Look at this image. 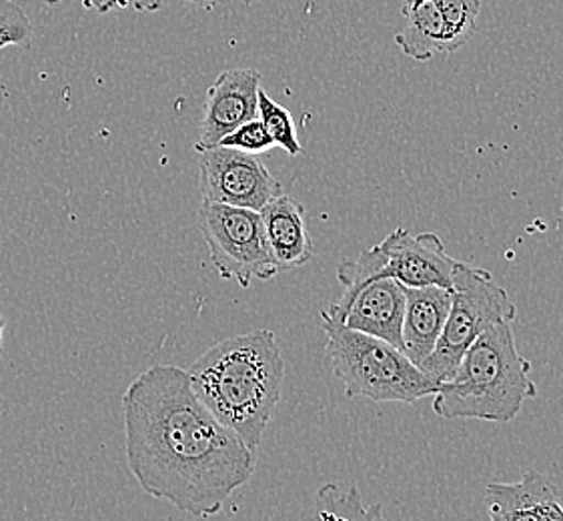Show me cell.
I'll use <instances>...</instances> for the list:
<instances>
[{"label": "cell", "mask_w": 563, "mask_h": 521, "mask_svg": "<svg viewBox=\"0 0 563 521\" xmlns=\"http://www.w3.org/2000/svg\"><path fill=\"white\" fill-rule=\"evenodd\" d=\"M33 43V24L23 7L14 0H0V51L7 46L29 48Z\"/></svg>", "instance_id": "cell-18"}, {"label": "cell", "mask_w": 563, "mask_h": 521, "mask_svg": "<svg viewBox=\"0 0 563 521\" xmlns=\"http://www.w3.org/2000/svg\"><path fill=\"white\" fill-rule=\"evenodd\" d=\"M203 203L231 204L261 211L283 193L282 182L263 165L260 155L235 148L197 147Z\"/></svg>", "instance_id": "cell-8"}, {"label": "cell", "mask_w": 563, "mask_h": 521, "mask_svg": "<svg viewBox=\"0 0 563 521\" xmlns=\"http://www.w3.org/2000/svg\"><path fill=\"white\" fill-rule=\"evenodd\" d=\"M257 117L261 123L267 129L273 145L283 148L285 153H289L291 157L301 155V143L297 136V129H295V121L291 113L282 107L279 102L273 101L267 92L260 89V102H257Z\"/></svg>", "instance_id": "cell-16"}, {"label": "cell", "mask_w": 563, "mask_h": 521, "mask_svg": "<svg viewBox=\"0 0 563 521\" xmlns=\"http://www.w3.org/2000/svg\"><path fill=\"white\" fill-rule=\"evenodd\" d=\"M321 315L375 340L387 341L404 352L401 329L406 315V287L395 279L369 281L351 293L343 291Z\"/></svg>", "instance_id": "cell-9"}, {"label": "cell", "mask_w": 563, "mask_h": 521, "mask_svg": "<svg viewBox=\"0 0 563 521\" xmlns=\"http://www.w3.org/2000/svg\"><path fill=\"white\" fill-rule=\"evenodd\" d=\"M382 503L365 508L360 489L355 486L343 488L329 481L317 491V520L319 521H375Z\"/></svg>", "instance_id": "cell-15"}, {"label": "cell", "mask_w": 563, "mask_h": 521, "mask_svg": "<svg viewBox=\"0 0 563 521\" xmlns=\"http://www.w3.org/2000/svg\"><path fill=\"white\" fill-rule=\"evenodd\" d=\"M518 307L492 273L457 260L451 285V309L440 341L419 369L440 386L455 374L474 341L496 323H511Z\"/></svg>", "instance_id": "cell-5"}, {"label": "cell", "mask_w": 563, "mask_h": 521, "mask_svg": "<svg viewBox=\"0 0 563 521\" xmlns=\"http://www.w3.org/2000/svg\"><path fill=\"white\" fill-rule=\"evenodd\" d=\"M4 328H7V319L2 318V313H0V345H2V335H4Z\"/></svg>", "instance_id": "cell-22"}, {"label": "cell", "mask_w": 563, "mask_h": 521, "mask_svg": "<svg viewBox=\"0 0 563 521\" xmlns=\"http://www.w3.org/2000/svg\"><path fill=\"white\" fill-rule=\"evenodd\" d=\"M401 14L406 24L395 34V45L416 63H429L448 53V31L438 0H404Z\"/></svg>", "instance_id": "cell-14"}, {"label": "cell", "mask_w": 563, "mask_h": 521, "mask_svg": "<svg viewBox=\"0 0 563 521\" xmlns=\"http://www.w3.org/2000/svg\"><path fill=\"white\" fill-rule=\"evenodd\" d=\"M185 2L195 4V7H199V9H205V11H211V9H217V7L225 4L227 0H185Z\"/></svg>", "instance_id": "cell-21"}, {"label": "cell", "mask_w": 563, "mask_h": 521, "mask_svg": "<svg viewBox=\"0 0 563 521\" xmlns=\"http://www.w3.org/2000/svg\"><path fill=\"white\" fill-rule=\"evenodd\" d=\"M550 521H563V513L562 516H558V518H553V520Z\"/></svg>", "instance_id": "cell-24"}, {"label": "cell", "mask_w": 563, "mask_h": 521, "mask_svg": "<svg viewBox=\"0 0 563 521\" xmlns=\"http://www.w3.org/2000/svg\"><path fill=\"white\" fill-rule=\"evenodd\" d=\"M451 289L443 287H406L404 315V353L421 367L435 350L450 315Z\"/></svg>", "instance_id": "cell-13"}, {"label": "cell", "mask_w": 563, "mask_h": 521, "mask_svg": "<svg viewBox=\"0 0 563 521\" xmlns=\"http://www.w3.org/2000/svg\"><path fill=\"white\" fill-rule=\"evenodd\" d=\"M46 2H58V0H46ZM87 4L97 9L99 12H109L119 7L133 4L139 11H157L163 4V0H87Z\"/></svg>", "instance_id": "cell-20"}, {"label": "cell", "mask_w": 563, "mask_h": 521, "mask_svg": "<svg viewBox=\"0 0 563 521\" xmlns=\"http://www.w3.org/2000/svg\"><path fill=\"white\" fill-rule=\"evenodd\" d=\"M247 2H253V0H247Z\"/></svg>", "instance_id": "cell-25"}, {"label": "cell", "mask_w": 563, "mask_h": 521, "mask_svg": "<svg viewBox=\"0 0 563 521\" xmlns=\"http://www.w3.org/2000/svg\"><path fill=\"white\" fill-rule=\"evenodd\" d=\"M321 328L331 372L351 399L416 406L435 396L438 386L391 343L347 329L325 315H321Z\"/></svg>", "instance_id": "cell-4"}, {"label": "cell", "mask_w": 563, "mask_h": 521, "mask_svg": "<svg viewBox=\"0 0 563 521\" xmlns=\"http://www.w3.org/2000/svg\"><path fill=\"white\" fill-rule=\"evenodd\" d=\"M538 397L531 363L519 353L511 323H496L465 352L455 374L438 386L431 408L443 420H516Z\"/></svg>", "instance_id": "cell-3"}, {"label": "cell", "mask_w": 563, "mask_h": 521, "mask_svg": "<svg viewBox=\"0 0 563 521\" xmlns=\"http://www.w3.org/2000/svg\"><path fill=\"white\" fill-rule=\"evenodd\" d=\"M219 145L221 147L235 148V151H243V153H249V155H261V153H267V151L275 147L273 138H271L267 129L263 126L260 119H253V121L243 123L233 133H229Z\"/></svg>", "instance_id": "cell-19"}, {"label": "cell", "mask_w": 563, "mask_h": 521, "mask_svg": "<svg viewBox=\"0 0 563 521\" xmlns=\"http://www.w3.org/2000/svg\"><path fill=\"white\" fill-rule=\"evenodd\" d=\"M455 263L440 235H411L407 229L399 228L379 245L361 251L355 259L341 260L338 279L345 293L379 279H395L404 287L451 289Z\"/></svg>", "instance_id": "cell-6"}, {"label": "cell", "mask_w": 563, "mask_h": 521, "mask_svg": "<svg viewBox=\"0 0 563 521\" xmlns=\"http://www.w3.org/2000/svg\"><path fill=\"white\" fill-rule=\"evenodd\" d=\"M199 225L211 260L223 279H235L241 289H247L253 279L269 281L279 273L271 257L260 211L203 203Z\"/></svg>", "instance_id": "cell-7"}, {"label": "cell", "mask_w": 563, "mask_h": 521, "mask_svg": "<svg viewBox=\"0 0 563 521\" xmlns=\"http://www.w3.org/2000/svg\"><path fill=\"white\" fill-rule=\"evenodd\" d=\"M438 4L448 31V53H455L477 33L482 0H438Z\"/></svg>", "instance_id": "cell-17"}, {"label": "cell", "mask_w": 563, "mask_h": 521, "mask_svg": "<svg viewBox=\"0 0 563 521\" xmlns=\"http://www.w3.org/2000/svg\"><path fill=\"white\" fill-rule=\"evenodd\" d=\"M260 70L227 68L207 91L201 138L197 147H214L235 129L257 119L261 89Z\"/></svg>", "instance_id": "cell-10"}, {"label": "cell", "mask_w": 563, "mask_h": 521, "mask_svg": "<svg viewBox=\"0 0 563 521\" xmlns=\"http://www.w3.org/2000/svg\"><path fill=\"white\" fill-rule=\"evenodd\" d=\"M489 521H550L562 516L558 489L540 472L530 469L519 481H494L485 488Z\"/></svg>", "instance_id": "cell-11"}, {"label": "cell", "mask_w": 563, "mask_h": 521, "mask_svg": "<svg viewBox=\"0 0 563 521\" xmlns=\"http://www.w3.org/2000/svg\"><path fill=\"white\" fill-rule=\"evenodd\" d=\"M375 521H387V518L384 516V508L377 511V516H375Z\"/></svg>", "instance_id": "cell-23"}, {"label": "cell", "mask_w": 563, "mask_h": 521, "mask_svg": "<svg viewBox=\"0 0 563 521\" xmlns=\"http://www.w3.org/2000/svg\"><path fill=\"white\" fill-rule=\"evenodd\" d=\"M317 521H319V520H317Z\"/></svg>", "instance_id": "cell-26"}, {"label": "cell", "mask_w": 563, "mask_h": 521, "mask_svg": "<svg viewBox=\"0 0 563 521\" xmlns=\"http://www.w3.org/2000/svg\"><path fill=\"white\" fill-rule=\"evenodd\" d=\"M124 454L139 486L192 518H213L255 474V454L192 391L189 374L155 365L123 393Z\"/></svg>", "instance_id": "cell-1"}, {"label": "cell", "mask_w": 563, "mask_h": 521, "mask_svg": "<svg viewBox=\"0 0 563 521\" xmlns=\"http://www.w3.org/2000/svg\"><path fill=\"white\" fill-rule=\"evenodd\" d=\"M277 271H294L313 259V241L305 225L303 204L289 195H277L260 211Z\"/></svg>", "instance_id": "cell-12"}, {"label": "cell", "mask_w": 563, "mask_h": 521, "mask_svg": "<svg viewBox=\"0 0 563 521\" xmlns=\"http://www.w3.org/2000/svg\"><path fill=\"white\" fill-rule=\"evenodd\" d=\"M187 374L205 408L255 454L282 401L285 359L275 333L260 329L219 341Z\"/></svg>", "instance_id": "cell-2"}]
</instances>
